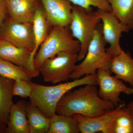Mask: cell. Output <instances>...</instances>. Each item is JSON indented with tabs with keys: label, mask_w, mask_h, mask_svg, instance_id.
<instances>
[{
	"label": "cell",
	"mask_w": 133,
	"mask_h": 133,
	"mask_svg": "<svg viewBox=\"0 0 133 133\" xmlns=\"http://www.w3.org/2000/svg\"><path fill=\"white\" fill-rule=\"evenodd\" d=\"M30 82L32 87L30 102L50 119L56 114L58 104L66 92L77 87L97 85L96 74L86 75L82 78L53 86L43 85Z\"/></svg>",
	"instance_id": "obj_2"
},
{
	"label": "cell",
	"mask_w": 133,
	"mask_h": 133,
	"mask_svg": "<svg viewBox=\"0 0 133 133\" xmlns=\"http://www.w3.org/2000/svg\"><path fill=\"white\" fill-rule=\"evenodd\" d=\"M0 76L14 81L23 79L30 81L35 74L22 66L0 58Z\"/></svg>",
	"instance_id": "obj_21"
},
{
	"label": "cell",
	"mask_w": 133,
	"mask_h": 133,
	"mask_svg": "<svg viewBox=\"0 0 133 133\" xmlns=\"http://www.w3.org/2000/svg\"><path fill=\"white\" fill-rule=\"evenodd\" d=\"M30 81L23 79L14 81L12 88L14 96H18L22 98H29L32 91Z\"/></svg>",
	"instance_id": "obj_24"
},
{
	"label": "cell",
	"mask_w": 133,
	"mask_h": 133,
	"mask_svg": "<svg viewBox=\"0 0 133 133\" xmlns=\"http://www.w3.org/2000/svg\"><path fill=\"white\" fill-rule=\"evenodd\" d=\"M27 105V103L24 100L13 103L10 110L6 133H29Z\"/></svg>",
	"instance_id": "obj_14"
},
{
	"label": "cell",
	"mask_w": 133,
	"mask_h": 133,
	"mask_svg": "<svg viewBox=\"0 0 133 133\" xmlns=\"http://www.w3.org/2000/svg\"><path fill=\"white\" fill-rule=\"evenodd\" d=\"M46 19L52 27L69 26L73 5L69 0H40Z\"/></svg>",
	"instance_id": "obj_11"
},
{
	"label": "cell",
	"mask_w": 133,
	"mask_h": 133,
	"mask_svg": "<svg viewBox=\"0 0 133 133\" xmlns=\"http://www.w3.org/2000/svg\"><path fill=\"white\" fill-rule=\"evenodd\" d=\"M126 107L125 104L122 102L114 109L97 117L87 118L80 114L72 116L78 122L80 133H113L114 122Z\"/></svg>",
	"instance_id": "obj_10"
},
{
	"label": "cell",
	"mask_w": 133,
	"mask_h": 133,
	"mask_svg": "<svg viewBox=\"0 0 133 133\" xmlns=\"http://www.w3.org/2000/svg\"><path fill=\"white\" fill-rule=\"evenodd\" d=\"M74 38L69 26L52 27L34 57V68L38 70L45 60L60 52L78 54L81 45L79 41Z\"/></svg>",
	"instance_id": "obj_3"
},
{
	"label": "cell",
	"mask_w": 133,
	"mask_h": 133,
	"mask_svg": "<svg viewBox=\"0 0 133 133\" xmlns=\"http://www.w3.org/2000/svg\"><path fill=\"white\" fill-rule=\"evenodd\" d=\"M8 14L12 20L20 22L33 23L40 0H5Z\"/></svg>",
	"instance_id": "obj_13"
},
{
	"label": "cell",
	"mask_w": 133,
	"mask_h": 133,
	"mask_svg": "<svg viewBox=\"0 0 133 133\" xmlns=\"http://www.w3.org/2000/svg\"><path fill=\"white\" fill-rule=\"evenodd\" d=\"M96 76L99 97L111 102L115 107L122 102L120 98L121 93L128 95L133 94V87H128L123 81L112 76L111 71L99 69L97 70Z\"/></svg>",
	"instance_id": "obj_9"
},
{
	"label": "cell",
	"mask_w": 133,
	"mask_h": 133,
	"mask_svg": "<svg viewBox=\"0 0 133 133\" xmlns=\"http://www.w3.org/2000/svg\"><path fill=\"white\" fill-rule=\"evenodd\" d=\"M72 5V19L69 27L73 37L79 41L81 45L78 54L79 61L85 56L88 45L101 20L96 11L88 12L84 8Z\"/></svg>",
	"instance_id": "obj_5"
},
{
	"label": "cell",
	"mask_w": 133,
	"mask_h": 133,
	"mask_svg": "<svg viewBox=\"0 0 133 133\" xmlns=\"http://www.w3.org/2000/svg\"><path fill=\"white\" fill-rule=\"evenodd\" d=\"M7 14V8L5 0H0V29L5 22Z\"/></svg>",
	"instance_id": "obj_25"
},
{
	"label": "cell",
	"mask_w": 133,
	"mask_h": 133,
	"mask_svg": "<svg viewBox=\"0 0 133 133\" xmlns=\"http://www.w3.org/2000/svg\"><path fill=\"white\" fill-rule=\"evenodd\" d=\"M113 133H133V115L127 107L115 119Z\"/></svg>",
	"instance_id": "obj_22"
},
{
	"label": "cell",
	"mask_w": 133,
	"mask_h": 133,
	"mask_svg": "<svg viewBox=\"0 0 133 133\" xmlns=\"http://www.w3.org/2000/svg\"><path fill=\"white\" fill-rule=\"evenodd\" d=\"M78 61V54L60 52L45 60L38 70L45 82L55 84L67 82Z\"/></svg>",
	"instance_id": "obj_6"
},
{
	"label": "cell",
	"mask_w": 133,
	"mask_h": 133,
	"mask_svg": "<svg viewBox=\"0 0 133 133\" xmlns=\"http://www.w3.org/2000/svg\"><path fill=\"white\" fill-rule=\"evenodd\" d=\"M96 12L102 22L103 38L105 42L109 45V48L106 49L107 51L112 57H114L123 50L119 43L122 33L128 32L130 29L121 23L112 11L98 9Z\"/></svg>",
	"instance_id": "obj_7"
},
{
	"label": "cell",
	"mask_w": 133,
	"mask_h": 133,
	"mask_svg": "<svg viewBox=\"0 0 133 133\" xmlns=\"http://www.w3.org/2000/svg\"><path fill=\"white\" fill-rule=\"evenodd\" d=\"M78 133V122L72 116L56 113L51 118L48 133Z\"/></svg>",
	"instance_id": "obj_19"
},
{
	"label": "cell",
	"mask_w": 133,
	"mask_h": 133,
	"mask_svg": "<svg viewBox=\"0 0 133 133\" xmlns=\"http://www.w3.org/2000/svg\"><path fill=\"white\" fill-rule=\"evenodd\" d=\"M33 25L35 47L31 53L30 62L31 65L34 67L33 60L37 51L51 30V29L50 30V28L52 27L46 19L45 11L42 3L36 10Z\"/></svg>",
	"instance_id": "obj_16"
},
{
	"label": "cell",
	"mask_w": 133,
	"mask_h": 133,
	"mask_svg": "<svg viewBox=\"0 0 133 133\" xmlns=\"http://www.w3.org/2000/svg\"><path fill=\"white\" fill-rule=\"evenodd\" d=\"M31 52L30 50L19 48L0 38V58L22 66L35 75L39 76L40 72L36 70L30 63Z\"/></svg>",
	"instance_id": "obj_12"
},
{
	"label": "cell",
	"mask_w": 133,
	"mask_h": 133,
	"mask_svg": "<svg viewBox=\"0 0 133 133\" xmlns=\"http://www.w3.org/2000/svg\"><path fill=\"white\" fill-rule=\"evenodd\" d=\"M6 124L0 122V133H6Z\"/></svg>",
	"instance_id": "obj_26"
},
{
	"label": "cell",
	"mask_w": 133,
	"mask_h": 133,
	"mask_svg": "<svg viewBox=\"0 0 133 133\" xmlns=\"http://www.w3.org/2000/svg\"><path fill=\"white\" fill-rule=\"evenodd\" d=\"M117 19L129 29H133V0H108Z\"/></svg>",
	"instance_id": "obj_20"
},
{
	"label": "cell",
	"mask_w": 133,
	"mask_h": 133,
	"mask_svg": "<svg viewBox=\"0 0 133 133\" xmlns=\"http://www.w3.org/2000/svg\"><path fill=\"white\" fill-rule=\"evenodd\" d=\"M0 38L32 52L35 47L33 23L20 22L10 18L0 29Z\"/></svg>",
	"instance_id": "obj_8"
},
{
	"label": "cell",
	"mask_w": 133,
	"mask_h": 133,
	"mask_svg": "<svg viewBox=\"0 0 133 133\" xmlns=\"http://www.w3.org/2000/svg\"><path fill=\"white\" fill-rule=\"evenodd\" d=\"M26 114L29 133H48L50 119L30 102L27 103Z\"/></svg>",
	"instance_id": "obj_17"
},
{
	"label": "cell",
	"mask_w": 133,
	"mask_h": 133,
	"mask_svg": "<svg viewBox=\"0 0 133 133\" xmlns=\"http://www.w3.org/2000/svg\"><path fill=\"white\" fill-rule=\"evenodd\" d=\"M73 5L84 8L88 12H92V7L104 11L111 12V8L108 0H69Z\"/></svg>",
	"instance_id": "obj_23"
},
{
	"label": "cell",
	"mask_w": 133,
	"mask_h": 133,
	"mask_svg": "<svg viewBox=\"0 0 133 133\" xmlns=\"http://www.w3.org/2000/svg\"><path fill=\"white\" fill-rule=\"evenodd\" d=\"M115 108L111 102L99 97L96 85L88 84L66 92L58 104L56 113L67 116L80 114L87 118H94Z\"/></svg>",
	"instance_id": "obj_1"
},
{
	"label": "cell",
	"mask_w": 133,
	"mask_h": 133,
	"mask_svg": "<svg viewBox=\"0 0 133 133\" xmlns=\"http://www.w3.org/2000/svg\"><path fill=\"white\" fill-rule=\"evenodd\" d=\"M14 81L0 76V122L7 124L13 104L12 88Z\"/></svg>",
	"instance_id": "obj_18"
},
{
	"label": "cell",
	"mask_w": 133,
	"mask_h": 133,
	"mask_svg": "<svg viewBox=\"0 0 133 133\" xmlns=\"http://www.w3.org/2000/svg\"><path fill=\"white\" fill-rule=\"evenodd\" d=\"M106 44L102 36V24H99L88 45L83 61L76 65L69 79L74 80L85 75L96 74L97 70L99 69L110 71L112 57L107 51Z\"/></svg>",
	"instance_id": "obj_4"
},
{
	"label": "cell",
	"mask_w": 133,
	"mask_h": 133,
	"mask_svg": "<svg viewBox=\"0 0 133 133\" xmlns=\"http://www.w3.org/2000/svg\"><path fill=\"white\" fill-rule=\"evenodd\" d=\"M127 107L129 109V111L131 112V113L133 115V101L130 102L128 104V105Z\"/></svg>",
	"instance_id": "obj_27"
},
{
	"label": "cell",
	"mask_w": 133,
	"mask_h": 133,
	"mask_svg": "<svg viewBox=\"0 0 133 133\" xmlns=\"http://www.w3.org/2000/svg\"><path fill=\"white\" fill-rule=\"evenodd\" d=\"M110 71L115 77L133 87V58L129 52L122 50L120 54L113 57Z\"/></svg>",
	"instance_id": "obj_15"
}]
</instances>
